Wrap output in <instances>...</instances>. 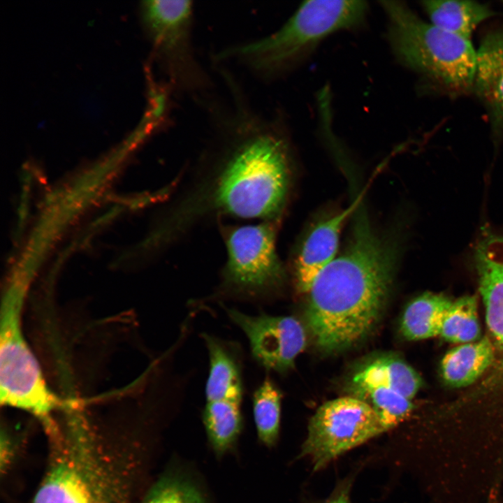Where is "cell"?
<instances>
[{
	"instance_id": "6da1fadb",
	"label": "cell",
	"mask_w": 503,
	"mask_h": 503,
	"mask_svg": "<svg viewBox=\"0 0 503 503\" xmlns=\"http://www.w3.org/2000/svg\"><path fill=\"white\" fill-rule=\"evenodd\" d=\"M223 80L229 103L203 105L212 135L166 207L155 235L161 249L223 218L278 222L285 207L291 155L284 128L252 106L232 73Z\"/></svg>"
},
{
	"instance_id": "7a4b0ae2",
	"label": "cell",
	"mask_w": 503,
	"mask_h": 503,
	"mask_svg": "<svg viewBox=\"0 0 503 503\" xmlns=\"http://www.w3.org/2000/svg\"><path fill=\"white\" fill-rule=\"evenodd\" d=\"M395 252L356 217L345 251L316 277L308 294L307 321L319 347L344 349L365 337L378 321L391 286Z\"/></svg>"
},
{
	"instance_id": "3957f363",
	"label": "cell",
	"mask_w": 503,
	"mask_h": 503,
	"mask_svg": "<svg viewBox=\"0 0 503 503\" xmlns=\"http://www.w3.org/2000/svg\"><path fill=\"white\" fill-rule=\"evenodd\" d=\"M48 433L49 462L32 503H133L134 449L106 441L80 419Z\"/></svg>"
},
{
	"instance_id": "277c9868",
	"label": "cell",
	"mask_w": 503,
	"mask_h": 503,
	"mask_svg": "<svg viewBox=\"0 0 503 503\" xmlns=\"http://www.w3.org/2000/svg\"><path fill=\"white\" fill-rule=\"evenodd\" d=\"M367 5L363 1H307L275 32L226 47L214 64L235 61L257 79L272 81L291 71L326 37L359 26Z\"/></svg>"
},
{
	"instance_id": "5b68a950",
	"label": "cell",
	"mask_w": 503,
	"mask_h": 503,
	"mask_svg": "<svg viewBox=\"0 0 503 503\" xmlns=\"http://www.w3.org/2000/svg\"><path fill=\"white\" fill-rule=\"evenodd\" d=\"M400 61L450 95L473 88L476 52L466 40L428 23L401 1H381Z\"/></svg>"
},
{
	"instance_id": "8992f818",
	"label": "cell",
	"mask_w": 503,
	"mask_h": 503,
	"mask_svg": "<svg viewBox=\"0 0 503 503\" xmlns=\"http://www.w3.org/2000/svg\"><path fill=\"white\" fill-rule=\"evenodd\" d=\"M139 11L152 45V58L176 96H188L198 103L212 96V79L198 59L193 43V2L143 1Z\"/></svg>"
},
{
	"instance_id": "52a82bcc",
	"label": "cell",
	"mask_w": 503,
	"mask_h": 503,
	"mask_svg": "<svg viewBox=\"0 0 503 503\" xmlns=\"http://www.w3.org/2000/svg\"><path fill=\"white\" fill-rule=\"evenodd\" d=\"M24 293L10 289L0 312V402L38 418L48 428L61 404L23 333Z\"/></svg>"
},
{
	"instance_id": "ba28073f",
	"label": "cell",
	"mask_w": 503,
	"mask_h": 503,
	"mask_svg": "<svg viewBox=\"0 0 503 503\" xmlns=\"http://www.w3.org/2000/svg\"><path fill=\"white\" fill-rule=\"evenodd\" d=\"M277 224L270 221L242 226L218 224L227 254L219 292L263 298L282 284L284 270L276 250Z\"/></svg>"
},
{
	"instance_id": "9c48e42d",
	"label": "cell",
	"mask_w": 503,
	"mask_h": 503,
	"mask_svg": "<svg viewBox=\"0 0 503 503\" xmlns=\"http://www.w3.org/2000/svg\"><path fill=\"white\" fill-rule=\"evenodd\" d=\"M385 432L373 409L357 397H342L320 406L308 425L300 452L319 470L348 451Z\"/></svg>"
},
{
	"instance_id": "30bf717a",
	"label": "cell",
	"mask_w": 503,
	"mask_h": 503,
	"mask_svg": "<svg viewBox=\"0 0 503 503\" xmlns=\"http://www.w3.org/2000/svg\"><path fill=\"white\" fill-rule=\"evenodd\" d=\"M226 311L247 337L254 358L268 370L287 371L305 348L304 327L292 316L249 315L235 309Z\"/></svg>"
},
{
	"instance_id": "8fae6325",
	"label": "cell",
	"mask_w": 503,
	"mask_h": 503,
	"mask_svg": "<svg viewBox=\"0 0 503 503\" xmlns=\"http://www.w3.org/2000/svg\"><path fill=\"white\" fill-rule=\"evenodd\" d=\"M209 356V372L205 384L207 414L242 416L243 383L240 353L229 342L210 337L205 342Z\"/></svg>"
},
{
	"instance_id": "7c38bea8",
	"label": "cell",
	"mask_w": 503,
	"mask_h": 503,
	"mask_svg": "<svg viewBox=\"0 0 503 503\" xmlns=\"http://www.w3.org/2000/svg\"><path fill=\"white\" fill-rule=\"evenodd\" d=\"M473 88L488 111L493 137L503 136V25L488 31L476 55Z\"/></svg>"
},
{
	"instance_id": "4fadbf2b",
	"label": "cell",
	"mask_w": 503,
	"mask_h": 503,
	"mask_svg": "<svg viewBox=\"0 0 503 503\" xmlns=\"http://www.w3.org/2000/svg\"><path fill=\"white\" fill-rule=\"evenodd\" d=\"M356 203L316 224L299 246L293 261L298 289L307 293L318 275L336 257L344 223Z\"/></svg>"
},
{
	"instance_id": "5bb4252c",
	"label": "cell",
	"mask_w": 503,
	"mask_h": 503,
	"mask_svg": "<svg viewBox=\"0 0 503 503\" xmlns=\"http://www.w3.org/2000/svg\"><path fill=\"white\" fill-rule=\"evenodd\" d=\"M475 263L487 325L503 348V237L490 235L482 240Z\"/></svg>"
},
{
	"instance_id": "9a60e30c",
	"label": "cell",
	"mask_w": 503,
	"mask_h": 503,
	"mask_svg": "<svg viewBox=\"0 0 503 503\" xmlns=\"http://www.w3.org/2000/svg\"><path fill=\"white\" fill-rule=\"evenodd\" d=\"M422 6L432 24L466 40L494 15L487 5L472 1L430 0L422 1Z\"/></svg>"
},
{
	"instance_id": "2e32d148",
	"label": "cell",
	"mask_w": 503,
	"mask_h": 503,
	"mask_svg": "<svg viewBox=\"0 0 503 503\" xmlns=\"http://www.w3.org/2000/svg\"><path fill=\"white\" fill-rule=\"evenodd\" d=\"M493 358V348L488 337L463 344L444 356L441 363L442 377L453 387L466 386L486 371Z\"/></svg>"
},
{
	"instance_id": "e0dca14e",
	"label": "cell",
	"mask_w": 503,
	"mask_h": 503,
	"mask_svg": "<svg viewBox=\"0 0 503 503\" xmlns=\"http://www.w3.org/2000/svg\"><path fill=\"white\" fill-rule=\"evenodd\" d=\"M422 384L419 374L402 360L379 357L365 365L353 378V385L380 386L412 400Z\"/></svg>"
},
{
	"instance_id": "ac0fdd59",
	"label": "cell",
	"mask_w": 503,
	"mask_h": 503,
	"mask_svg": "<svg viewBox=\"0 0 503 503\" xmlns=\"http://www.w3.org/2000/svg\"><path fill=\"white\" fill-rule=\"evenodd\" d=\"M442 293H424L408 304L400 323L402 335L421 340L439 335L444 316L452 303Z\"/></svg>"
},
{
	"instance_id": "d6986e66",
	"label": "cell",
	"mask_w": 503,
	"mask_h": 503,
	"mask_svg": "<svg viewBox=\"0 0 503 503\" xmlns=\"http://www.w3.org/2000/svg\"><path fill=\"white\" fill-rule=\"evenodd\" d=\"M282 394L274 382L265 378L252 398L254 420L258 440L266 447L274 446L279 439Z\"/></svg>"
},
{
	"instance_id": "ffe728a7",
	"label": "cell",
	"mask_w": 503,
	"mask_h": 503,
	"mask_svg": "<svg viewBox=\"0 0 503 503\" xmlns=\"http://www.w3.org/2000/svg\"><path fill=\"white\" fill-rule=\"evenodd\" d=\"M356 397L376 412L385 431L406 419L413 409L411 400L384 386L353 385Z\"/></svg>"
},
{
	"instance_id": "44dd1931",
	"label": "cell",
	"mask_w": 503,
	"mask_h": 503,
	"mask_svg": "<svg viewBox=\"0 0 503 503\" xmlns=\"http://www.w3.org/2000/svg\"><path fill=\"white\" fill-rule=\"evenodd\" d=\"M439 335L453 343H469L480 336L477 301L465 296L453 300L442 321Z\"/></svg>"
},
{
	"instance_id": "7402d4cb",
	"label": "cell",
	"mask_w": 503,
	"mask_h": 503,
	"mask_svg": "<svg viewBox=\"0 0 503 503\" xmlns=\"http://www.w3.org/2000/svg\"><path fill=\"white\" fill-rule=\"evenodd\" d=\"M140 503H207L201 488L179 470L164 473L145 493Z\"/></svg>"
},
{
	"instance_id": "603a6c76",
	"label": "cell",
	"mask_w": 503,
	"mask_h": 503,
	"mask_svg": "<svg viewBox=\"0 0 503 503\" xmlns=\"http://www.w3.org/2000/svg\"><path fill=\"white\" fill-rule=\"evenodd\" d=\"M1 469H6L11 464L14 455V444L7 432L2 430L1 435Z\"/></svg>"
},
{
	"instance_id": "cb8c5ba5",
	"label": "cell",
	"mask_w": 503,
	"mask_h": 503,
	"mask_svg": "<svg viewBox=\"0 0 503 503\" xmlns=\"http://www.w3.org/2000/svg\"><path fill=\"white\" fill-rule=\"evenodd\" d=\"M324 503H351L347 490L338 492Z\"/></svg>"
}]
</instances>
